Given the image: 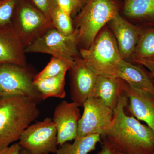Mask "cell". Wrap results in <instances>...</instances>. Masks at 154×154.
Wrapping results in <instances>:
<instances>
[{"mask_svg":"<svg viewBox=\"0 0 154 154\" xmlns=\"http://www.w3.org/2000/svg\"><path fill=\"white\" fill-rule=\"evenodd\" d=\"M101 141V135H89L79 139L73 143H65L58 148L56 154H88L93 151L97 144Z\"/></svg>","mask_w":154,"mask_h":154,"instance_id":"d6986e66","label":"cell"},{"mask_svg":"<svg viewBox=\"0 0 154 154\" xmlns=\"http://www.w3.org/2000/svg\"><path fill=\"white\" fill-rule=\"evenodd\" d=\"M134 62L143 65L150 72L154 84V61L147 59H137L134 60Z\"/></svg>","mask_w":154,"mask_h":154,"instance_id":"484cf974","label":"cell"},{"mask_svg":"<svg viewBox=\"0 0 154 154\" xmlns=\"http://www.w3.org/2000/svg\"><path fill=\"white\" fill-rule=\"evenodd\" d=\"M119 10L116 0H88L75 20L80 49L89 48L105 24L119 14Z\"/></svg>","mask_w":154,"mask_h":154,"instance_id":"3957f363","label":"cell"},{"mask_svg":"<svg viewBox=\"0 0 154 154\" xmlns=\"http://www.w3.org/2000/svg\"><path fill=\"white\" fill-rule=\"evenodd\" d=\"M72 64L54 57H52L49 62L43 70L35 75L33 81L42 79L66 73Z\"/></svg>","mask_w":154,"mask_h":154,"instance_id":"7402d4cb","label":"cell"},{"mask_svg":"<svg viewBox=\"0 0 154 154\" xmlns=\"http://www.w3.org/2000/svg\"><path fill=\"white\" fill-rule=\"evenodd\" d=\"M83 107L84 112L79 121L75 139L91 134H99L101 136L112 122L113 110L93 96L87 99Z\"/></svg>","mask_w":154,"mask_h":154,"instance_id":"9c48e42d","label":"cell"},{"mask_svg":"<svg viewBox=\"0 0 154 154\" xmlns=\"http://www.w3.org/2000/svg\"><path fill=\"white\" fill-rule=\"evenodd\" d=\"M97 154H114V151L107 144L102 143V149Z\"/></svg>","mask_w":154,"mask_h":154,"instance_id":"83f0119b","label":"cell"},{"mask_svg":"<svg viewBox=\"0 0 154 154\" xmlns=\"http://www.w3.org/2000/svg\"><path fill=\"white\" fill-rule=\"evenodd\" d=\"M109 22L122 58L128 59L133 54L142 28L130 23L119 14Z\"/></svg>","mask_w":154,"mask_h":154,"instance_id":"5bb4252c","label":"cell"},{"mask_svg":"<svg viewBox=\"0 0 154 154\" xmlns=\"http://www.w3.org/2000/svg\"><path fill=\"white\" fill-rule=\"evenodd\" d=\"M22 149L19 143H14L0 150V154H21Z\"/></svg>","mask_w":154,"mask_h":154,"instance_id":"4316f807","label":"cell"},{"mask_svg":"<svg viewBox=\"0 0 154 154\" xmlns=\"http://www.w3.org/2000/svg\"><path fill=\"white\" fill-rule=\"evenodd\" d=\"M128 99L123 92L109 127L101 136L103 143L123 154H154V131L134 116L125 113Z\"/></svg>","mask_w":154,"mask_h":154,"instance_id":"6da1fadb","label":"cell"},{"mask_svg":"<svg viewBox=\"0 0 154 154\" xmlns=\"http://www.w3.org/2000/svg\"><path fill=\"white\" fill-rule=\"evenodd\" d=\"M77 29L66 36L52 28L25 48L27 53L47 54L73 64L81 57L78 45Z\"/></svg>","mask_w":154,"mask_h":154,"instance_id":"8992f818","label":"cell"},{"mask_svg":"<svg viewBox=\"0 0 154 154\" xmlns=\"http://www.w3.org/2000/svg\"><path fill=\"white\" fill-rule=\"evenodd\" d=\"M19 0H0V29L12 24L15 8Z\"/></svg>","mask_w":154,"mask_h":154,"instance_id":"603a6c76","label":"cell"},{"mask_svg":"<svg viewBox=\"0 0 154 154\" xmlns=\"http://www.w3.org/2000/svg\"><path fill=\"white\" fill-rule=\"evenodd\" d=\"M124 82L119 77L98 75L93 96L114 110L123 92Z\"/></svg>","mask_w":154,"mask_h":154,"instance_id":"9a60e30c","label":"cell"},{"mask_svg":"<svg viewBox=\"0 0 154 154\" xmlns=\"http://www.w3.org/2000/svg\"><path fill=\"white\" fill-rule=\"evenodd\" d=\"M54 2L59 8L71 17L80 11L83 7L79 0H54Z\"/></svg>","mask_w":154,"mask_h":154,"instance_id":"cb8c5ba5","label":"cell"},{"mask_svg":"<svg viewBox=\"0 0 154 154\" xmlns=\"http://www.w3.org/2000/svg\"><path fill=\"white\" fill-rule=\"evenodd\" d=\"M25 49L12 24L0 29V64L26 66Z\"/></svg>","mask_w":154,"mask_h":154,"instance_id":"4fadbf2b","label":"cell"},{"mask_svg":"<svg viewBox=\"0 0 154 154\" xmlns=\"http://www.w3.org/2000/svg\"><path fill=\"white\" fill-rule=\"evenodd\" d=\"M125 16L154 28V0H125Z\"/></svg>","mask_w":154,"mask_h":154,"instance_id":"e0dca14e","label":"cell"},{"mask_svg":"<svg viewBox=\"0 0 154 154\" xmlns=\"http://www.w3.org/2000/svg\"><path fill=\"white\" fill-rule=\"evenodd\" d=\"M21 154H30L28 152V151H27L25 149H22V150H21Z\"/></svg>","mask_w":154,"mask_h":154,"instance_id":"f1b7e54d","label":"cell"},{"mask_svg":"<svg viewBox=\"0 0 154 154\" xmlns=\"http://www.w3.org/2000/svg\"><path fill=\"white\" fill-rule=\"evenodd\" d=\"M123 92L128 99L126 107L132 116L145 122L154 131V95L125 82Z\"/></svg>","mask_w":154,"mask_h":154,"instance_id":"7c38bea8","label":"cell"},{"mask_svg":"<svg viewBox=\"0 0 154 154\" xmlns=\"http://www.w3.org/2000/svg\"><path fill=\"white\" fill-rule=\"evenodd\" d=\"M81 3L82 4L83 6L85 5L86 3L88 2V0H79Z\"/></svg>","mask_w":154,"mask_h":154,"instance_id":"f546056e","label":"cell"},{"mask_svg":"<svg viewBox=\"0 0 154 154\" xmlns=\"http://www.w3.org/2000/svg\"><path fill=\"white\" fill-rule=\"evenodd\" d=\"M63 73L56 76L33 81V84L39 92L42 100L50 97L63 99L66 96L65 76Z\"/></svg>","mask_w":154,"mask_h":154,"instance_id":"ac0fdd59","label":"cell"},{"mask_svg":"<svg viewBox=\"0 0 154 154\" xmlns=\"http://www.w3.org/2000/svg\"><path fill=\"white\" fill-rule=\"evenodd\" d=\"M71 98L79 107L93 96L98 75L82 57L75 60L70 68Z\"/></svg>","mask_w":154,"mask_h":154,"instance_id":"30bf717a","label":"cell"},{"mask_svg":"<svg viewBox=\"0 0 154 154\" xmlns=\"http://www.w3.org/2000/svg\"><path fill=\"white\" fill-rule=\"evenodd\" d=\"M81 57L98 75L116 77L123 60L117 42L107 28L102 30L88 49L79 50Z\"/></svg>","mask_w":154,"mask_h":154,"instance_id":"277c9868","label":"cell"},{"mask_svg":"<svg viewBox=\"0 0 154 154\" xmlns=\"http://www.w3.org/2000/svg\"><path fill=\"white\" fill-rule=\"evenodd\" d=\"M34 75L27 66L0 64V97L20 96L36 102L41 96L34 84Z\"/></svg>","mask_w":154,"mask_h":154,"instance_id":"52a82bcc","label":"cell"},{"mask_svg":"<svg viewBox=\"0 0 154 154\" xmlns=\"http://www.w3.org/2000/svg\"><path fill=\"white\" fill-rule=\"evenodd\" d=\"M79 107L74 102L63 101L56 107L52 120L57 130L58 146L77 137L80 118Z\"/></svg>","mask_w":154,"mask_h":154,"instance_id":"8fae6325","label":"cell"},{"mask_svg":"<svg viewBox=\"0 0 154 154\" xmlns=\"http://www.w3.org/2000/svg\"><path fill=\"white\" fill-rule=\"evenodd\" d=\"M39 114L37 103L32 99L20 96L0 97V150L19 140Z\"/></svg>","mask_w":154,"mask_h":154,"instance_id":"7a4b0ae2","label":"cell"},{"mask_svg":"<svg viewBox=\"0 0 154 154\" xmlns=\"http://www.w3.org/2000/svg\"><path fill=\"white\" fill-rule=\"evenodd\" d=\"M32 2L50 20L54 0H31ZM51 21V20H50Z\"/></svg>","mask_w":154,"mask_h":154,"instance_id":"d4e9b609","label":"cell"},{"mask_svg":"<svg viewBox=\"0 0 154 154\" xmlns=\"http://www.w3.org/2000/svg\"><path fill=\"white\" fill-rule=\"evenodd\" d=\"M114 154H123L117 152H116L115 151H114Z\"/></svg>","mask_w":154,"mask_h":154,"instance_id":"1f68e13d","label":"cell"},{"mask_svg":"<svg viewBox=\"0 0 154 154\" xmlns=\"http://www.w3.org/2000/svg\"><path fill=\"white\" fill-rule=\"evenodd\" d=\"M19 143L30 154L55 153L57 130L52 119L46 118L29 125L22 134Z\"/></svg>","mask_w":154,"mask_h":154,"instance_id":"ba28073f","label":"cell"},{"mask_svg":"<svg viewBox=\"0 0 154 154\" xmlns=\"http://www.w3.org/2000/svg\"><path fill=\"white\" fill-rule=\"evenodd\" d=\"M71 18L54 3L50 18L54 28L66 36L71 35L75 31Z\"/></svg>","mask_w":154,"mask_h":154,"instance_id":"44dd1931","label":"cell"},{"mask_svg":"<svg viewBox=\"0 0 154 154\" xmlns=\"http://www.w3.org/2000/svg\"><path fill=\"white\" fill-rule=\"evenodd\" d=\"M12 25L25 48L53 28L50 20L31 0L18 1Z\"/></svg>","mask_w":154,"mask_h":154,"instance_id":"5b68a950","label":"cell"},{"mask_svg":"<svg viewBox=\"0 0 154 154\" xmlns=\"http://www.w3.org/2000/svg\"><path fill=\"white\" fill-rule=\"evenodd\" d=\"M133 60L154 56V28L143 29L132 55Z\"/></svg>","mask_w":154,"mask_h":154,"instance_id":"ffe728a7","label":"cell"},{"mask_svg":"<svg viewBox=\"0 0 154 154\" xmlns=\"http://www.w3.org/2000/svg\"><path fill=\"white\" fill-rule=\"evenodd\" d=\"M116 77L122 79L133 87L145 90L154 95V84L151 75L138 66L123 60Z\"/></svg>","mask_w":154,"mask_h":154,"instance_id":"2e32d148","label":"cell"},{"mask_svg":"<svg viewBox=\"0 0 154 154\" xmlns=\"http://www.w3.org/2000/svg\"><path fill=\"white\" fill-rule=\"evenodd\" d=\"M147 59L150 60L154 61V56L152 57L149 58H148Z\"/></svg>","mask_w":154,"mask_h":154,"instance_id":"4dcf8cb0","label":"cell"}]
</instances>
